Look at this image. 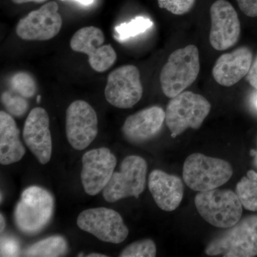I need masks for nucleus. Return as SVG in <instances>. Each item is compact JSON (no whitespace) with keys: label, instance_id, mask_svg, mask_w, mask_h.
Instances as JSON below:
<instances>
[{"label":"nucleus","instance_id":"1","mask_svg":"<svg viewBox=\"0 0 257 257\" xmlns=\"http://www.w3.org/2000/svg\"><path fill=\"white\" fill-rule=\"evenodd\" d=\"M199 70V50L195 45L172 52L161 71L160 84L164 94L172 99L184 92L195 82Z\"/></svg>","mask_w":257,"mask_h":257},{"label":"nucleus","instance_id":"2","mask_svg":"<svg viewBox=\"0 0 257 257\" xmlns=\"http://www.w3.org/2000/svg\"><path fill=\"white\" fill-rule=\"evenodd\" d=\"M209 256H257V215L246 216L211 240L205 249Z\"/></svg>","mask_w":257,"mask_h":257},{"label":"nucleus","instance_id":"3","mask_svg":"<svg viewBox=\"0 0 257 257\" xmlns=\"http://www.w3.org/2000/svg\"><path fill=\"white\" fill-rule=\"evenodd\" d=\"M201 216L209 224L228 229L241 219L243 205L236 193L214 189L198 193L194 199Z\"/></svg>","mask_w":257,"mask_h":257},{"label":"nucleus","instance_id":"4","mask_svg":"<svg viewBox=\"0 0 257 257\" xmlns=\"http://www.w3.org/2000/svg\"><path fill=\"white\" fill-rule=\"evenodd\" d=\"M233 175L229 162L201 153L189 155L183 166V180L196 192H206L224 185Z\"/></svg>","mask_w":257,"mask_h":257},{"label":"nucleus","instance_id":"5","mask_svg":"<svg viewBox=\"0 0 257 257\" xmlns=\"http://www.w3.org/2000/svg\"><path fill=\"white\" fill-rule=\"evenodd\" d=\"M211 110V104L204 96L182 92L172 98L165 111V122L173 138L189 128L198 130Z\"/></svg>","mask_w":257,"mask_h":257},{"label":"nucleus","instance_id":"6","mask_svg":"<svg viewBox=\"0 0 257 257\" xmlns=\"http://www.w3.org/2000/svg\"><path fill=\"white\" fill-rule=\"evenodd\" d=\"M54 206V198L46 189L37 186L28 187L15 208V223L25 234H36L48 224Z\"/></svg>","mask_w":257,"mask_h":257},{"label":"nucleus","instance_id":"7","mask_svg":"<svg viewBox=\"0 0 257 257\" xmlns=\"http://www.w3.org/2000/svg\"><path fill=\"white\" fill-rule=\"evenodd\" d=\"M147 163L139 156H128L121 162L120 171L114 172L103 189L108 202H115L128 197L138 198L146 186Z\"/></svg>","mask_w":257,"mask_h":257},{"label":"nucleus","instance_id":"8","mask_svg":"<svg viewBox=\"0 0 257 257\" xmlns=\"http://www.w3.org/2000/svg\"><path fill=\"white\" fill-rule=\"evenodd\" d=\"M77 226L104 242L119 243L126 239L128 229L122 217L114 209L92 208L81 212Z\"/></svg>","mask_w":257,"mask_h":257},{"label":"nucleus","instance_id":"9","mask_svg":"<svg viewBox=\"0 0 257 257\" xmlns=\"http://www.w3.org/2000/svg\"><path fill=\"white\" fill-rule=\"evenodd\" d=\"M143 94L140 70L135 66H121L108 76L104 95L106 101L114 107H133L142 99Z\"/></svg>","mask_w":257,"mask_h":257},{"label":"nucleus","instance_id":"10","mask_svg":"<svg viewBox=\"0 0 257 257\" xmlns=\"http://www.w3.org/2000/svg\"><path fill=\"white\" fill-rule=\"evenodd\" d=\"M105 37L100 29L94 26L79 29L70 40L74 52L88 56L89 65L97 72H104L112 67L117 59L111 45H104Z\"/></svg>","mask_w":257,"mask_h":257},{"label":"nucleus","instance_id":"11","mask_svg":"<svg viewBox=\"0 0 257 257\" xmlns=\"http://www.w3.org/2000/svg\"><path fill=\"white\" fill-rule=\"evenodd\" d=\"M56 2H49L40 9L34 10L17 25L16 34L20 38L30 41H47L58 35L62 26V17Z\"/></svg>","mask_w":257,"mask_h":257},{"label":"nucleus","instance_id":"12","mask_svg":"<svg viewBox=\"0 0 257 257\" xmlns=\"http://www.w3.org/2000/svg\"><path fill=\"white\" fill-rule=\"evenodd\" d=\"M98 134V118L95 110L84 100H76L66 111V135L74 150H85Z\"/></svg>","mask_w":257,"mask_h":257},{"label":"nucleus","instance_id":"13","mask_svg":"<svg viewBox=\"0 0 257 257\" xmlns=\"http://www.w3.org/2000/svg\"><path fill=\"white\" fill-rule=\"evenodd\" d=\"M209 42L216 50L224 51L237 43L241 25L237 13L229 2L216 0L210 8Z\"/></svg>","mask_w":257,"mask_h":257},{"label":"nucleus","instance_id":"14","mask_svg":"<svg viewBox=\"0 0 257 257\" xmlns=\"http://www.w3.org/2000/svg\"><path fill=\"white\" fill-rule=\"evenodd\" d=\"M82 160L83 187L89 195H96L109 183L116 167V157L109 149L101 147L86 152Z\"/></svg>","mask_w":257,"mask_h":257},{"label":"nucleus","instance_id":"15","mask_svg":"<svg viewBox=\"0 0 257 257\" xmlns=\"http://www.w3.org/2000/svg\"><path fill=\"white\" fill-rule=\"evenodd\" d=\"M23 138L27 147L42 165L50 162L52 152L50 118L42 107L34 108L24 125Z\"/></svg>","mask_w":257,"mask_h":257},{"label":"nucleus","instance_id":"16","mask_svg":"<svg viewBox=\"0 0 257 257\" xmlns=\"http://www.w3.org/2000/svg\"><path fill=\"white\" fill-rule=\"evenodd\" d=\"M165 121V111L152 106L130 115L122 126L124 137L130 143L141 144L155 138Z\"/></svg>","mask_w":257,"mask_h":257},{"label":"nucleus","instance_id":"17","mask_svg":"<svg viewBox=\"0 0 257 257\" xmlns=\"http://www.w3.org/2000/svg\"><path fill=\"white\" fill-rule=\"evenodd\" d=\"M253 62V54L246 47H241L224 54L216 60L213 77L218 84L229 87L246 77Z\"/></svg>","mask_w":257,"mask_h":257},{"label":"nucleus","instance_id":"18","mask_svg":"<svg viewBox=\"0 0 257 257\" xmlns=\"http://www.w3.org/2000/svg\"><path fill=\"white\" fill-rule=\"evenodd\" d=\"M149 189L157 205L162 210L172 211L179 207L184 196V184L176 175L155 170L149 177Z\"/></svg>","mask_w":257,"mask_h":257},{"label":"nucleus","instance_id":"19","mask_svg":"<svg viewBox=\"0 0 257 257\" xmlns=\"http://www.w3.org/2000/svg\"><path fill=\"white\" fill-rule=\"evenodd\" d=\"M25 154L20 130L11 114L0 111V163L9 165L20 162Z\"/></svg>","mask_w":257,"mask_h":257},{"label":"nucleus","instance_id":"20","mask_svg":"<svg viewBox=\"0 0 257 257\" xmlns=\"http://www.w3.org/2000/svg\"><path fill=\"white\" fill-rule=\"evenodd\" d=\"M67 240L62 236H52L34 243L25 250V256L57 257L67 251Z\"/></svg>","mask_w":257,"mask_h":257},{"label":"nucleus","instance_id":"21","mask_svg":"<svg viewBox=\"0 0 257 257\" xmlns=\"http://www.w3.org/2000/svg\"><path fill=\"white\" fill-rule=\"evenodd\" d=\"M236 193L246 210L257 211V172L248 171L236 185Z\"/></svg>","mask_w":257,"mask_h":257},{"label":"nucleus","instance_id":"22","mask_svg":"<svg viewBox=\"0 0 257 257\" xmlns=\"http://www.w3.org/2000/svg\"><path fill=\"white\" fill-rule=\"evenodd\" d=\"M153 23L145 17H137L128 23L118 25L114 29V38L119 42L144 33L152 28Z\"/></svg>","mask_w":257,"mask_h":257},{"label":"nucleus","instance_id":"23","mask_svg":"<svg viewBox=\"0 0 257 257\" xmlns=\"http://www.w3.org/2000/svg\"><path fill=\"white\" fill-rule=\"evenodd\" d=\"M9 85L11 91L23 97L31 98L37 92V83L33 76L26 72H19L10 77Z\"/></svg>","mask_w":257,"mask_h":257},{"label":"nucleus","instance_id":"24","mask_svg":"<svg viewBox=\"0 0 257 257\" xmlns=\"http://www.w3.org/2000/svg\"><path fill=\"white\" fill-rule=\"evenodd\" d=\"M1 101L9 114L16 117L23 116L28 109L27 98L19 95L13 91L3 92L1 95Z\"/></svg>","mask_w":257,"mask_h":257},{"label":"nucleus","instance_id":"25","mask_svg":"<svg viewBox=\"0 0 257 257\" xmlns=\"http://www.w3.org/2000/svg\"><path fill=\"white\" fill-rule=\"evenodd\" d=\"M156 244L152 239H146L133 242L121 251L120 257H155Z\"/></svg>","mask_w":257,"mask_h":257},{"label":"nucleus","instance_id":"26","mask_svg":"<svg viewBox=\"0 0 257 257\" xmlns=\"http://www.w3.org/2000/svg\"><path fill=\"white\" fill-rule=\"evenodd\" d=\"M161 9H165L172 14L182 15L192 10L196 0H157Z\"/></svg>","mask_w":257,"mask_h":257},{"label":"nucleus","instance_id":"27","mask_svg":"<svg viewBox=\"0 0 257 257\" xmlns=\"http://www.w3.org/2000/svg\"><path fill=\"white\" fill-rule=\"evenodd\" d=\"M20 246L13 238L5 237L1 239V256H18Z\"/></svg>","mask_w":257,"mask_h":257},{"label":"nucleus","instance_id":"28","mask_svg":"<svg viewBox=\"0 0 257 257\" xmlns=\"http://www.w3.org/2000/svg\"><path fill=\"white\" fill-rule=\"evenodd\" d=\"M243 14L250 18L257 17V0H236Z\"/></svg>","mask_w":257,"mask_h":257},{"label":"nucleus","instance_id":"29","mask_svg":"<svg viewBox=\"0 0 257 257\" xmlns=\"http://www.w3.org/2000/svg\"><path fill=\"white\" fill-rule=\"evenodd\" d=\"M246 80L253 87L257 89V56L251 64L249 72L246 75Z\"/></svg>","mask_w":257,"mask_h":257},{"label":"nucleus","instance_id":"30","mask_svg":"<svg viewBox=\"0 0 257 257\" xmlns=\"http://www.w3.org/2000/svg\"><path fill=\"white\" fill-rule=\"evenodd\" d=\"M15 4L22 5L25 3H42L44 2H46L47 0H12Z\"/></svg>","mask_w":257,"mask_h":257},{"label":"nucleus","instance_id":"31","mask_svg":"<svg viewBox=\"0 0 257 257\" xmlns=\"http://www.w3.org/2000/svg\"><path fill=\"white\" fill-rule=\"evenodd\" d=\"M74 1L78 2L80 4L87 6V5H92L94 0H74Z\"/></svg>","mask_w":257,"mask_h":257},{"label":"nucleus","instance_id":"32","mask_svg":"<svg viewBox=\"0 0 257 257\" xmlns=\"http://www.w3.org/2000/svg\"><path fill=\"white\" fill-rule=\"evenodd\" d=\"M0 218H1V220H0V221H1V232H3L5 227V220L3 214L0 215Z\"/></svg>","mask_w":257,"mask_h":257},{"label":"nucleus","instance_id":"33","mask_svg":"<svg viewBox=\"0 0 257 257\" xmlns=\"http://www.w3.org/2000/svg\"><path fill=\"white\" fill-rule=\"evenodd\" d=\"M88 257H106V255L101 254V253H89V254L87 255Z\"/></svg>","mask_w":257,"mask_h":257},{"label":"nucleus","instance_id":"34","mask_svg":"<svg viewBox=\"0 0 257 257\" xmlns=\"http://www.w3.org/2000/svg\"><path fill=\"white\" fill-rule=\"evenodd\" d=\"M250 155L251 156L254 157V162L255 165L257 167V151H255V150H251V152H250Z\"/></svg>","mask_w":257,"mask_h":257},{"label":"nucleus","instance_id":"35","mask_svg":"<svg viewBox=\"0 0 257 257\" xmlns=\"http://www.w3.org/2000/svg\"><path fill=\"white\" fill-rule=\"evenodd\" d=\"M41 95H38L37 97V103H40V101H41Z\"/></svg>","mask_w":257,"mask_h":257},{"label":"nucleus","instance_id":"36","mask_svg":"<svg viewBox=\"0 0 257 257\" xmlns=\"http://www.w3.org/2000/svg\"><path fill=\"white\" fill-rule=\"evenodd\" d=\"M256 106H257V101H256Z\"/></svg>","mask_w":257,"mask_h":257}]
</instances>
